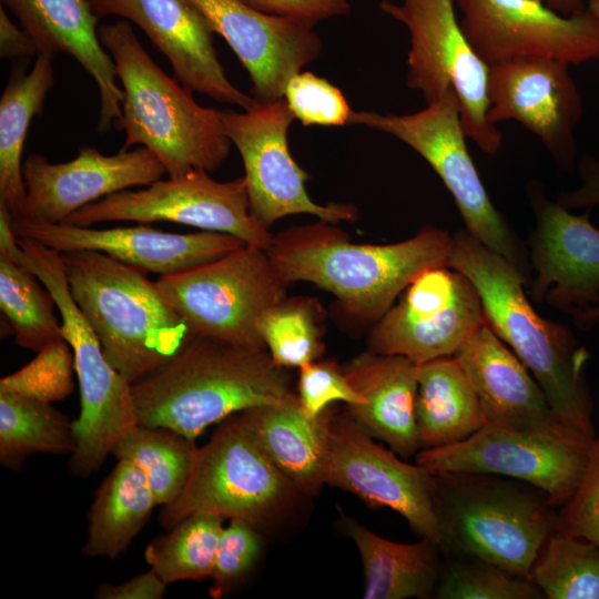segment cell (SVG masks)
Returning <instances> with one entry per match:
<instances>
[{
    "label": "cell",
    "instance_id": "cell-33",
    "mask_svg": "<svg viewBox=\"0 0 599 599\" xmlns=\"http://www.w3.org/2000/svg\"><path fill=\"white\" fill-rule=\"evenodd\" d=\"M39 277L27 267L0 254V309L14 342L40 351L50 342L63 339L55 301Z\"/></svg>",
    "mask_w": 599,
    "mask_h": 599
},
{
    "label": "cell",
    "instance_id": "cell-16",
    "mask_svg": "<svg viewBox=\"0 0 599 599\" xmlns=\"http://www.w3.org/2000/svg\"><path fill=\"white\" fill-rule=\"evenodd\" d=\"M461 29L488 65L542 57L579 64L599 59V19L586 7L564 16L544 0H455Z\"/></svg>",
    "mask_w": 599,
    "mask_h": 599
},
{
    "label": "cell",
    "instance_id": "cell-24",
    "mask_svg": "<svg viewBox=\"0 0 599 599\" xmlns=\"http://www.w3.org/2000/svg\"><path fill=\"white\" fill-rule=\"evenodd\" d=\"M35 43L38 55L67 53L94 80L100 94L98 131L110 130L122 116L124 93L115 63L102 45L90 0H1Z\"/></svg>",
    "mask_w": 599,
    "mask_h": 599
},
{
    "label": "cell",
    "instance_id": "cell-45",
    "mask_svg": "<svg viewBox=\"0 0 599 599\" xmlns=\"http://www.w3.org/2000/svg\"><path fill=\"white\" fill-rule=\"evenodd\" d=\"M581 185L577 190L560 192L557 203L567 210L587 209L599 204V160L583 155L578 164Z\"/></svg>",
    "mask_w": 599,
    "mask_h": 599
},
{
    "label": "cell",
    "instance_id": "cell-31",
    "mask_svg": "<svg viewBox=\"0 0 599 599\" xmlns=\"http://www.w3.org/2000/svg\"><path fill=\"white\" fill-rule=\"evenodd\" d=\"M73 425L50 403L0 392V463L19 470L33 454H72Z\"/></svg>",
    "mask_w": 599,
    "mask_h": 599
},
{
    "label": "cell",
    "instance_id": "cell-50",
    "mask_svg": "<svg viewBox=\"0 0 599 599\" xmlns=\"http://www.w3.org/2000/svg\"><path fill=\"white\" fill-rule=\"evenodd\" d=\"M588 2H599V0H587Z\"/></svg>",
    "mask_w": 599,
    "mask_h": 599
},
{
    "label": "cell",
    "instance_id": "cell-6",
    "mask_svg": "<svg viewBox=\"0 0 599 599\" xmlns=\"http://www.w3.org/2000/svg\"><path fill=\"white\" fill-rule=\"evenodd\" d=\"M434 474L438 546L445 558L481 559L530 578L556 529L557 515L547 495L498 475Z\"/></svg>",
    "mask_w": 599,
    "mask_h": 599
},
{
    "label": "cell",
    "instance_id": "cell-40",
    "mask_svg": "<svg viewBox=\"0 0 599 599\" xmlns=\"http://www.w3.org/2000/svg\"><path fill=\"white\" fill-rule=\"evenodd\" d=\"M262 539L257 527L242 520L230 519L221 532L213 570L211 595L220 598L240 582L260 557Z\"/></svg>",
    "mask_w": 599,
    "mask_h": 599
},
{
    "label": "cell",
    "instance_id": "cell-43",
    "mask_svg": "<svg viewBox=\"0 0 599 599\" xmlns=\"http://www.w3.org/2000/svg\"><path fill=\"white\" fill-rule=\"evenodd\" d=\"M266 14L292 18L315 26L322 20L351 12L347 0H241Z\"/></svg>",
    "mask_w": 599,
    "mask_h": 599
},
{
    "label": "cell",
    "instance_id": "cell-17",
    "mask_svg": "<svg viewBox=\"0 0 599 599\" xmlns=\"http://www.w3.org/2000/svg\"><path fill=\"white\" fill-rule=\"evenodd\" d=\"M568 63L542 57L489 64L488 120H514L534 133L564 170L577 155L575 129L582 101Z\"/></svg>",
    "mask_w": 599,
    "mask_h": 599
},
{
    "label": "cell",
    "instance_id": "cell-3",
    "mask_svg": "<svg viewBox=\"0 0 599 599\" xmlns=\"http://www.w3.org/2000/svg\"><path fill=\"white\" fill-rule=\"evenodd\" d=\"M447 266L475 286L488 325L538 382L556 415L590 436L589 352L562 324L542 318L526 296V275L467 230L451 235Z\"/></svg>",
    "mask_w": 599,
    "mask_h": 599
},
{
    "label": "cell",
    "instance_id": "cell-21",
    "mask_svg": "<svg viewBox=\"0 0 599 599\" xmlns=\"http://www.w3.org/2000/svg\"><path fill=\"white\" fill-rule=\"evenodd\" d=\"M536 227L529 258L536 275L530 296L570 314L599 301V230L589 210L575 215L551 202L537 181L527 184Z\"/></svg>",
    "mask_w": 599,
    "mask_h": 599
},
{
    "label": "cell",
    "instance_id": "cell-29",
    "mask_svg": "<svg viewBox=\"0 0 599 599\" xmlns=\"http://www.w3.org/2000/svg\"><path fill=\"white\" fill-rule=\"evenodd\" d=\"M27 64L14 65L0 99V206L11 219L22 216L26 204L22 152L27 132L54 82L52 57L39 54L29 73Z\"/></svg>",
    "mask_w": 599,
    "mask_h": 599
},
{
    "label": "cell",
    "instance_id": "cell-11",
    "mask_svg": "<svg viewBox=\"0 0 599 599\" xmlns=\"http://www.w3.org/2000/svg\"><path fill=\"white\" fill-rule=\"evenodd\" d=\"M595 437L578 429L524 430L486 423L463 441L420 449L416 463L432 473L517 479L544 491L556 508L579 487Z\"/></svg>",
    "mask_w": 599,
    "mask_h": 599
},
{
    "label": "cell",
    "instance_id": "cell-34",
    "mask_svg": "<svg viewBox=\"0 0 599 599\" xmlns=\"http://www.w3.org/2000/svg\"><path fill=\"white\" fill-rule=\"evenodd\" d=\"M224 520L206 514L182 519L146 547V562L167 585L210 578Z\"/></svg>",
    "mask_w": 599,
    "mask_h": 599
},
{
    "label": "cell",
    "instance_id": "cell-7",
    "mask_svg": "<svg viewBox=\"0 0 599 599\" xmlns=\"http://www.w3.org/2000/svg\"><path fill=\"white\" fill-rule=\"evenodd\" d=\"M301 496L235 414L197 449L183 490L162 506L160 524L167 530L189 516L206 514L258 528L286 515Z\"/></svg>",
    "mask_w": 599,
    "mask_h": 599
},
{
    "label": "cell",
    "instance_id": "cell-13",
    "mask_svg": "<svg viewBox=\"0 0 599 599\" xmlns=\"http://www.w3.org/2000/svg\"><path fill=\"white\" fill-rule=\"evenodd\" d=\"M113 221L180 223L231 234L263 250L273 237L250 213L244 176L222 182L203 170L158 180L142 190L110 194L79 209L61 223L92 226Z\"/></svg>",
    "mask_w": 599,
    "mask_h": 599
},
{
    "label": "cell",
    "instance_id": "cell-19",
    "mask_svg": "<svg viewBox=\"0 0 599 599\" xmlns=\"http://www.w3.org/2000/svg\"><path fill=\"white\" fill-rule=\"evenodd\" d=\"M165 174L158 156L144 146L113 155L83 146L63 163L32 153L22 164L27 197L20 217L61 223L90 203L132 186H148Z\"/></svg>",
    "mask_w": 599,
    "mask_h": 599
},
{
    "label": "cell",
    "instance_id": "cell-25",
    "mask_svg": "<svg viewBox=\"0 0 599 599\" xmlns=\"http://www.w3.org/2000/svg\"><path fill=\"white\" fill-rule=\"evenodd\" d=\"M416 366L402 355L365 352L343 367L365 403L346 412L370 436L386 443L402 458L418 453L415 405Z\"/></svg>",
    "mask_w": 599,
    "mask_h": 599
},
{
    "label": "cell",
    "instance_id": "cell-1",
    "mask_svg": "<svg viewBox=\"0 0 599 599\" xmlns=\"http://www.w3.org/2000/svg\"><path fill=\"white\" fill-rule=\"evenodd\" d=\"M132 394L139 425L195 439L213 424L294 393L286 368L267 348L190 335L164 364L132 384Z\"/></svg>",
    "mask_w": 599,
    "mask_h": 599
},
{
    "label": "cell",
    "instance_id": "cell-22",
    "mask_svg": "<svg viewBox=\"0 0 599 599\" xmlns=\"http://www.w3.org/2000/svg\"><path fill=\"white\" fill-rule=\"evenodd\" d=\"M101 19L118 16L135 23L169 60L174 78L189 91L250 110L258 101L226 77L213 32L187 0H90Z\"/></svg>",
    "mask_w": 599,
    "mask_h": 599
},
{
    "label": "cell",
    "instance_id": "cell-38",
    "mask_svg": "<svg viewBox=\"0 0 599 599\" xmlns=\"http://www.w3.org/2000/svg\"><path fill=\"white\" fill-rule=\"evenodd\" d=\"M74 356L69 343L58 339L37 352L27 365L0 379V392H9L43 403L68 397L74 387Z\"/></svg>",
    "mask_w": 599,
    "mask_h": 599
},
{
    "label": "cell",
    "instance_id": "cell-35",
    "mask_svg": "<svg viewBox=\"0 0 599 599\" xmlns=\"http://www.w3.org/2000/svg\"><path fill=\"white\" fill-rule=\"evenodd\" d=\"M530 578L547 599H599V545L555 529Z\"/></svg>",
    "mask_w": 599,
    "mask_h": 599
},
{
    "label": "cell",
    "instance_id": "cell-2",
    "mask_svg": "<svg viewBox=\"0 0 599 599\" xmlns=\"http://www.w3.org/2000/svg\"><path fill=\"white\" fill-rule=\"evenodd\" d=\"M451 235L435 226L392 244H356L334 223L288 227L265 250L288 283L309 282L333 294L364 322L379 321L427 268L447 266Z\"/></svg>",
    "mask_w": 599,
    "mask_h": 599
},
{
    "label": "cell",
    "instance_id": "cell-36",
    "mask_svg": "<svg viewBox=\"0 0 599 599\" xmlns=\"http://www.w3.org/2000/svg\"><path fill=\"white\" fill-rule=\"evenodd\" d=\"M318 305L305 297H285L262 318L260 332L272 359L281 367L317 361L324 352Z\"/></svg>",
    "mask_w": 599,
    "mask_h": 599
},
{
    "label": "cell",
    "instance_id": "cell-28",
    "mask_svg": "<svg viewBox=\"0 0 599 599\" xmlns=\"http://www.w3.org/2000/svg\"><path fill=\"white\" fill-rule=\"evenodd\" d=\"M416 379L420 449L463 441L486 424L477 394L454 355L418 364Z\"/></svg>",
    "mask_w": 599,
    "mask_h": 599
},
{
    "label": "cell",
    "instance_id": "cell-8",
    "mask_svg": "<svg viewBox=\"0 0 599 599\" xmlns=\"http://www.w3.org/2000/svg\"><path fill=\"white\" fill-rule=\"evenodd\" d=\"M155 284L191 335L247 347H265L261 321L290 285L266 251L250 244Z\"/></svg>",
    "mask_w": 599,
    "mask_h": 599
},
{
    "label": "cell",
    "instance_id": "cell-20",
    "mask_svg": "<svg viewBox=\"0 0 599 599\" xmlns=\"http://www.w3.org/2000/svg\"><path fill=\"white\" fill-rule=\"evenodd\" d=\"M11 226L18 237L31 238L60 253L98 251L160 276L214 261L246 244L226 233L201 231L179 234L159 231L146 224L92 229L14 217L11 219Z\"/></svg>",
    "mask_w": 599,
    "mask_h": 599
},
{
    "label": "cell",
    "instance_id": "cell-23",
    "mask_svg": "<svg viewBox=\"0 0 599 599\" xmlns=\"http://www.w3.org/2000/svg\"><path fill=\"white\" fill-rule=\"evenodd\" d=\"M454 356L477 394L486 423L524 430H581L556 415L538 382L487 322Z\"/></svg>",
    "mask_w": 599,
    "mask_h": 599
},
{
    "label": "cell",
    "instance_id": "cell-46",
    "mask_svg": "<svg viewBox=\"0 0 599 599\" xmlns=\"http://www.w3.org/2000/svg\"><path fill=\"white\" fill-rule=\"evenodd\" d=\"M38 54L31 37L17 24L0 6V57L8 60H19Z\"/></svg>",
    "mask_w": 599,
    "mask_h": 599
},
{
    "label": "cell",
    "instance_id": "cell-37",
    "mask_svg": "<svg viewBox=\"0 0 599 599\" xmlns=\"http://www.w3.org/2000/svg\"><path fill=\"white\" fill-rule=\"evenodd\" d=\"M439 599H542L530 579L475 558H446L435 591Z\"/></svg>",
    "mask_w": 599,
    "mask_h": 599
},
{
    "label": "cell",
    "instance_id": "cell-14",
    "mask_svg": "<svg viewBox=\"0 0 599 599\" xmlns=\"http://www.w3.org/2000/svg\"><path fill=\"white\" fill-rule=\"evenodd\" d=\"M294 119L284 98L258 101L244 112L222 111L225 133L243 161L252 217L267 230L280 219L302 213L331 223L355 221L358 211L354 205H322L309 197L305 187L308 174L294 161L287 144Z\"/></svg>",
    "mask_w": 599,
    "mask_h": 599
},
{
    "label": "cell",
    "instance_id": "cell-47",
    "mask_svg": "<svg viewBox=\"0 0 599 599\" xmlns=\"http://www.w3.org/2000/svg\"><path fill=\"white\" fill-rule=\"evenodd\" d=\"M571 315L573 316L575 324L579 328L588 329L592 327L599 321V301L573 312Z\"/></svg>",
    "mask_w": 599,
    "mask_h": 599
},
{
    "label": "cell",
    "instance_id": "cell-48",
    "mask_svg": "<svg viewBox=\"0 0 599 599\" xmlns=\"http://www.w3.org/2000/svg\"><path fill=\"white\" fill-rule=\"evenodd\" d=\"M552 10L564 16H572L586 9L585 0H544Z\"/></svg>",
    "mask_w": 599,
    "mask_h": 599
},
{
    "label": "cell",
    "instance_id": "cell-44",
    "mask_svg": "<svg viewBox=\"0 0 599 599\" xmlns=\"http://www.w3.org/2000/svg\"><path fill=\"white\" fill-rule=\"evenodd\" d=\"M167 583L150 569L118 585H101L95 591L100 599H161Z\"/></svg>",
    "mask_w": 599,
    "mask_h": 599
},
{
    "label": "cell",
    "instance_id": "cell-9",
    "mask_svg": "<svg viewBox=\"0 0 599 599\" xmlns=\"http://www.w3.org/2000/svg\"><path fill=\"white\" fill-rule=\"evenodd\" d=\"M455 6V0H382L378 7L409 32L407 87L419 91L427 104L455 91L467 138L495 155L502 134L487 118L489 65L467 40Z\"/></svg>",
    "mask_w": 599,
    "mask_h": 599
},
{
    "label": "cell",
    "instance_id": "cell-39",
    "mask_svg": "<svg viewBox=\"0 0 599 599\" xmlns=\"http://www.w3.org/2000/svg\"><path fill=\"white\" fill-rule=\"evenodd\" d=\"M284 99L305 126L349 124L352 110L342 91L312 72H298L288 81Z\"/></svg>",
    "mask_w": 599,
    "mask_h": 599
},
{
    "label": "cell",
    "instance_id": "cell-26",
    "mask_svg": "<svg viewBox=\"0 0 599 599\" xmlns=\"http://www.w3.org/2000/svg\"><path fill=\"white\" fill-rule=\"evenodd\" d=\"M265 454L303 496H315L323 478V414L308 418L297 395L238 413Z\"/></svg>",
    "mask_w": 599,
    "mask_h": 599
},
{
    "label": "cell",
    "instance_id": "cell-5",
    "mask_svg": "<svg viewBox=\"0 0 599 599\" xmlns=\"http://www.w3.org/2000/svg\"><path fill=\"white\" fill-rule=\"evenodd\" d=\"M71 294L106 361L130 383L148 376L190 337L146 272L105 253H61Z\"/></svg>",
    "mask_w": 599,
    "mask_h": 599
},
{
    "label": "cell",
    "instance_id": "cell-42",
    "mask_svg": "<svg viewBox=\"0 0 599 599\" xmlns=\"http://www.w3.org/2000/svg\"><path fill=\"white\" fill-rule=\"evenodd\" d=\"M556 530L599 545V436L591 444L579 487L557 515Z\"/></svg>",
    "mask_w": 599,
    "mask_h": 599
},
{
    "label": "cell",
    "instance_id": "cell-18",
    "mask_svg": "<svg viewBox=\"0 0 599 599\" xmlns=\"http://www.w3.org/2000/svg\"><path fill=\"white\" fill-rule=\"evenodd\" d=\"M187 1L234 51L260 102L283 99L291 78L322 51V40L307 22L263 13L241 0Z\"/></svg>",
    "mask_w": 599,
    "mask_h": 599
},
{
    "label": "cell",
    "instance_id": "cell-15",
    "mask_svg": "<svg viewBox=\"0 0 599 599\" xmlns=\"http://www.w3.org/2000/svg\"><path fill=\"white\" fill-rule=\"evenodd\" d=\"M486 322L480 297L464 274L448 266L430 267L376 322L368 351L402 355L418 365L455 355Z\"/></svg>",
    "mask_w": 599,
    "mask_h": 599
},
{
    "label": "cell",
    "instance_id": "cell-30",
    "mask_svg": "<svg viewBox=\"0 0 599 599\" xmlns=\"http://www.w3.org/2000/svg\"><path fill=\"white\" fill-rule=\"evenodd\" d=\"M155 506L144 474L132 463L118 459L95 491L83 554L116 558L146 524Z\"/></svg>",
    "mask_w": 599,
    "mask_h": 599
},
{
    "label": "cell",
    "instance_id": "cell-49",
    "mask_svg": "<svg viewBox=\"0 0 599 599\" xmlns=\"http://www.w3.org/2000/svg\"><path fill=\"white\" fill-rule=\"evenodd\" d=\"M599 19V2H588L587 6Z\"/></svg>",
    "mask_w": 599,
    "mask_h": 599
},
{
    "label": "cell",
    "instance_id": "cell-41",
    "mask_svg": "<svg viewBox=\"0 0 599 599\" xmlns=\"http://www.w3.org/2000/svg\"><path fill=\"white\" fill-rule=\"evenodd\" d=\"M297 398L311 419L318 418L335 402L347 406L365 403L334 359L314 361L300 368Z\"/></svg>",
    "mask_w": 599,
    "mask_h": 599
},
{
    "label": "cell",
    "instance_id": "cell-10",
    "mask_svg": "<svg viewBox=\"0 0 599 599\" xmlns=\"http://www.w3.org/2000/svg\"><path fill=\"white\" fill-rule=\"evenodd\" d=\"M349 124L388 133L415 150L451 194L466 230L527 274L529 253L484 186L466 144L455 91L410 114L352 111Z\"/></svg>",
    "mask_w": 599,
    "mask_h": 599
},
{
    "label": "cell",
    "instance_id": "cell-4",
    "mask_svg": "<svg viewBox=\"0 0 599 599\" xmlns=\"http://www.w3.org/2000/svg\"><path fill=\"white\" fill-rule=\"evenodd\" d=\"M98 34L115 63L124 93L122 116L113 125L125 133L121 150L133 145L149 149L167 176L219 169L232 146L222 111L200 105L191 91L170 78L126 20L103 24Z\"/></svg>",
    "mask_w": 599,
    "mask_h": 599
},
{
    "label": "cell",
    "instance_id": "cell-12",
    "mask_svg": "<svg viewBox=\"0 0 599 599\" xmlns=\"http://www.w3.org/2000/svg\"><path fill=\"white\" fill-rule=\"evenodd\" d=\"M325 485L354 494L372 507L402 515L420 538L439 544L435 474L403 461L377 444L351 415L323 413Z\"/></svg>",
    "mask_w": 599,
    "mask_h": 599
},
{
    "label": "cell",
    "instance_id": "cell-27",
    "mask_svg": "<svg viewBox=\"0 0 599 599\" xmlns=\"http://www.w3.org/2000/svg\"><path fill=\"white\" fill-rule=\"evenodd\" d=\"M342 521L361 555L365 599H424L435 593L443 566L436 542L427 538L396 542L351 517L342 516Z\"/></svg>",
    "mask_w": 599,
    "mask_h": 599
},
{
    "label": "cell",
    "instance_id": "cell-32",
    "mask_svg": "<svg viewBox=\"0 0 599 599\" xmlns=\"http://www.w3.org/2000/svg\"><path fill=\"white\" fill-rule=\"evenodd\" d=\"M199 447L195 439L166 427L136 425L113 448L116 459L135 465L145 476L158 506L183 490Z\"/></svg>",
    "mask_w": 599,
    "mask_h": 599
}]
</instances>
